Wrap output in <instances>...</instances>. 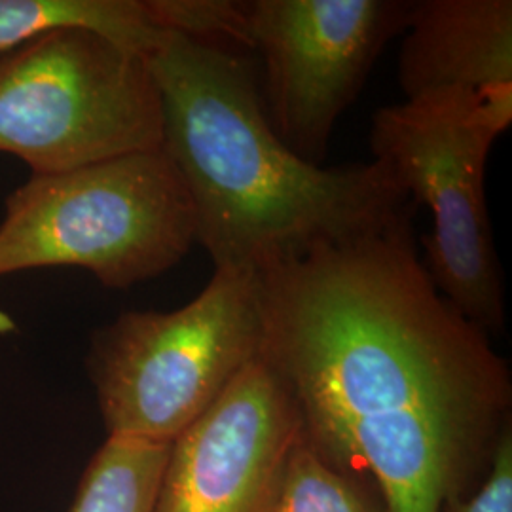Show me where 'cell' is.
Here are the masks:
<instances>
[{"mask_svg": "<svg viewBox=\"0 0 512 512\" xmlns=\"http://www.w3.org/2000/svg\"><path fill=\"white\" fill-rule=\"evenodd\" d=\"M410 8L403 0L245 2L247 46L266 69V116L296 156L325 160L336 122Z\"/></svg>", "mask_w": 512, "mask_h": 512, "instance_id": "cell-7", "label": "cell"}, {"mask_svg": "<svg viewBox=\"0 0 512 512\" xmlns=\"http://www.w3.org/2000/svg\"><path fill=\"white\" fill-rule=\"evenodd\" d=\"M440 512H512V429L499 440L482 484L473 494L444 501Z\"/></svg>", "mask_w": 512, "mask_h": 512, "instance_id": "cell-14", "label": "cell"}, {"mask_svg": "<svg viewBox=\"0 0 512 512\" xmlns=\"http://www.w3.org/2000/svg\"><path fill=\"white\" fill-rule=\"evenodd\" d=\"M196 243L188 192L164 150L33 175L6 198L0 275L82 268L128 289L177 266Z\"/></svg>", "mask_w": 512, "mask_h": 512, "instance_id": "cell-3", "label": "cell"}, {"mask_svg": "<svg viewBox=\"0 0 512 512\" xmlns=\"http://www.w3.org/2000/svg\"><path fill=\"white\" fill-rule=\"evenodd\" d=\"M272 512H387L370 484L344 475L300 437Z\"/></svg>", "mask_w": 512, "mask_h": 512, "instance_id": "cell-12", "label": "cell"}, {"mask_svg": "<svg viewBox=\"0 0 512 512\" xmlns=\"http://www.w3.org/2000/svg\"><path fill=\"white\" fill-rule=\"evenodd\" d=\"M162 148V107L143 55L90 31L0 54V152L33 175Z\"/></svg>", "mask_w": 512, "mask_h": 512, "instance_id": "cell-6", "label": "cell"}, {"mask_svg": "<svg viewBox=\"0 0 512 512\" xmlns=\"http://www.w3.org/2000/svg\"><path fill=\"white\" fill-rule=\"evenodd\" d=\"M512 109L465 95L384 107L370 148L433 230L421 239L423 266L440 294L486 334L505 327V298L486 203V164Z\"/></svg>", "mask_w": 512, "mask_h": 512, "instance_id": "cell-5", "label": "cell"}, {"mask_svg": "<svg viewBox=\"0 0 512 512\" xmlns=\"http://www.w3.org/2000/svg\"><path fill=\"white\" fill-rule=\"evenodd\" d=\"M160 95L162 150L215 270L268 272L311 249L397 219L412 202L378 162L311 165L277 137L241 55L162 31L147 57Z\"/></svg>", "mask_w": 512, "mask_h": 512, "instance_id": "cell-2", "label": "cell"}, {"mask_svg": "<svg viewBox=\"0 0 512 512\" xmlns=\"http://www.w3.org/2000/svg\"><path fill=\"white\" fill-rule=\"evenodd\" d=\"M160 29L202 40L232 38L247 46L245 2L148 0Z\"/></svg>", "mask_w": 512, "mask_h": 512, "instance_id": "cell-13", "label": "cell"}, {"mask_svg": "<svg viewBox=\"0 0 512 512\" xmlns=\"http://www.w3.org/2000/svg\"><path fill=\"white\" fill-rule=\"evenodd\" d=\"M412 209L258 274L260 357L321 458L387 512H440L490 473L512 429V378L427 274Z\"/></svg>", "mask_w": 512, "mask_h": 512, "instance_id": "cell-1", "label": "cell"}, {"mask_svg": "<svg viewBox=\"0 0 512 512\" xmlns=\"http://www.w3.org/2000/svg\"><path fill=\"white\" fill-rule=\"evenodd\" d=\"M10 330H14L12 319L0 311V332H10Z\"/></svg>", "mask_w": 512, "mask_h": 512, "instance_id": "cell-15", "label": "cell"}, {"mask_svg": "<svg viewBox=\"0 0 512 512\" xmlns=\"http://www.w3.org/2000/svg\"><path fill=\"white\" fill-rule=\"evenodd\" d=\"M403 33L404 101L465 95L512 109L511 0L412 2Z\"/></svg>", "mask_w": 512, "mask_h": 512, "instance_id": "cell-9", "label": "cell"}, {"mask_svg": "<svg viewBox=\"0 0 512 512\" xmlns=\"http://www.w3.org/2000/svg\"><path fill=\"white\" fill-rule=\"evenodd\" d=\"M300 416L258 355L169 444L154 512H272Z\"/></svg>", "mask_w": 512, "mask_h": 512, "instance_id": "cell-8", "label": "cell"}, {"mask_svg": "<svg viewBox=\"0 0 512 512\" xmlns=\"http://www.w3.org/2000/svg\"><path fill=\"white\" fill-rule=\"evenodd\" d=\"M69 29L109 38L143 57L164 31L148 0H0V54Z\"/></svg>", "mask_w": 512, "mask_h": 512, "instance_id": "cell-10", "label": "cell"}, {"mask_svg": "<svg viewBox=\"0 0 512 512\" xmlns=\"http://www.w3.org/2000/svg\"><path fill=\"white\" fill-rule=\"evenodd\" d=\"M260 277L219 268L175 311H126L88 355L109 435L171 444L260 355Z\"/></svg>", "mask_w": 512, "mask_h": 512, "instance_id": "cell-4", "label": "cell"}, {"mask_svg": "<svg viewBox=\"0 0 512 512\" xmlns=\"http://www.w3.org/2000/svg\"><path fill=\"white\" fill-rule=\"evenodd\" d=\"M169 444L109 435L80 478L69 512H154Z\"/></svg>", "mask_w": 512, "mask_h": 512, "instance_id": "cell-11", "label": "cell"}]
</instances>
